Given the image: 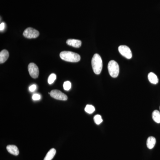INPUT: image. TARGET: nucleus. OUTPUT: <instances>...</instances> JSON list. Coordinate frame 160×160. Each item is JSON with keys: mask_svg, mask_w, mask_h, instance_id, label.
<instances>
[{"mask_svg": "<svg viewBox=\"0 0 160 160\" xmlns=\"http://www.w3.org/2000/svg\"><path fill=\"white\" fill-rule=\"evenodd\" d=\"M41 97L40 95L37 94V93H35L32 95V98L34 101H38L41 99Z\"/></svg>", "mask_w": 160, "mask_h": 160, "instance_id": "6ab92c4d", "label": "nucleus"}, {"mask_svg": "<svg viewBox=\"0 0 160 160\" xmlns=\"http://www.w3.org/2000/svg\"><path fill=\"white\" fill-rule=\"evenodd\" d=\"M56 75L54 73H52L49 75L48 79V83L49 85H51L54 82V81L56 79Z\"/></svg>", "mask_w": 160, "mask_h": 160, "instance_id": "f3484780", "label": "nucleus"}, {"mask_svg": "<svg viewBox=\"0 0 160 160\" xmlns=\"http://www.w3.org/2000/svg\"></svg>", "mask_w": 160, "mask_h": 160, "instance_id": "4be33fe9", "label": "nucleus"}, {"mask_svg": "<svg viewBox=\"0 0 160 160\" xmlns=\"http://www.w3.org/2000/svg\"><path fill=\"white\" fill-rule=\"evenodd\" d=\"M9 57V52L6 49L2 50L0 52V63L1 64L5 62Z\"/></svg>", "mask_w": 160, "mask_h": 160, "instance_id": "9d476101", "label": "nucleus"}, {"mask_svg": "<svg viewBox=\"0 0 160 160\" xmlns=\"http://www.w3.org/2000/svg\"><path fill=\"white\" fill-rule=\"evenodd\" d=\"M60 57L62 60L71 62H77L81 60L79 55L71 51L62 52L60 53Z\"/></svg>", "mask_w": 160, "mask_h": 160, "instance_id": "f257e3e1", "label": "nucleus"}, {"mask_svg": "<svg viewBox=\"0 0 160 160\" xmlns=\"http://www.w3.org/2000/svg\"><path fill=\"white\" fill-rule=\"evenodd\" d=\"M85 111L89 114H92L95 110L94 106L92 105H86L85 109Z\"/></svg>", "mask_w": 160, "mask_h": 160, "instance_id": "2eb2a0df", "label": "nucleus"}, {"mask_svg": "<svg viewBox=\"0 0 160 160\" xmlns=\"http://www.w3.org/2000/svg\"><path fill=\"white\" fill-rule=\"evenodd\" d=\"M63 88L65 90L69 91L71 88V83L69 81H66L63 84Z\"/></svg>", "mask_w": 160, "mask_h": 160, "instance_id": "a211bd4d", "label": "nucleus"}, {"mask_svg": "<svg viewBox=\"0 0 160 160\" xmlns=\"http://www.w3.org/2000/svg\"><path fill=\"white\" fill-rule=\"evenodd\" d=\"M50 96L55 99L61 101H66L68 99L67 95L58 90H52L50 92Z\"/></svg>", "mask_w": 160, "mask_h": 160, "instance_id": "39448f33", "label": "nucleus"}, {"mask_svg": "<svg viewBox=\"0 0 160 160\" xmlns=\"http://www.w3.org/2000/svg\"><path fill=\"white\" fill-rule=\"evenodd\" d=\"M23 35L27 38H36L39 35V32L36 29L29 27L24 31Z\"/></svg>", "mask_w": 160, "mask_h": 160, "instance_id": "20e7f679", "label": "nucleus"}, {"mask_svg": "<svg viewBox=\"0 0 160 160\" xmlns=\"http://www.w3.org/2000/svg\"><path fill=\"white\" fill-rule=\"evenodd\" d=\"M94 119L95 123L97 125H100L101 123L102 122L103 120L102 119V116L100 115H96L94 117Z\"/></svg>", "mask_w": 160, "mask_h": 160, "instance_id": "dca6fc26", "label": "nucleus"}, {"mask_svg": "<svg viewBox=\"0 0 160 160\" xmlns=\"http://www.w3.org/2000/svg\"><path fill=\"white\" fill-rule=\"evenodd\" d=\"M108 71L112 77L116 78L119 73V66L118 64L114 60H111L108 65Z\"/></svg>", "mask_w": 160, "mask_h": 160, "instance_id": "7ed1b4c3", "label": "nucleus"}, {"mask_svg": "<svg viewBox=\"0 0 160 160\" xmlns=\"http://www.w3.org/2000/svg\"><path fill=\"white\" fill-rule=\"evenodd\" d=\"M92 69L95 74H99L102 69V60L98 54L96 53L93 55L92 59Z\"/></svg>", "mask_w": 160, "mask_h": 160, "instance_id": "f03ea898", "label": "nucleus"}, {"mask_svg": "<svg viewBox=\"0 0 160 160\" xmlns=\"http://www.w3.org/2000/svg\"><path fill=\"white\" fill-rule=\"evenodd\" d=\"M148 78L150 82L152 84L156 85L158 82V77L153 72H150L148 74Z\"/></svg>", "mask_w": 160, "mask_h": 160, "instance_id": "f8f14e48", "label": "nucleus"}, {"mask_svg": "<svg viewBox=\"0 0 160 160\" xmlns=\"http://www.w3.org/2000/svg\"><path fill=\"white\" fill-rule=\"evenodd\" d=\"M5 23L2 22L1 23V25H0V30H1V31H3L4 29H5Z\"/></svg>", "mask_w": 160, "mask_h": 160, "instance_id": "412c9836", "label": "nucleus"}, {"mask_svg": "<svg viewBox=\"0 0 160 160\" xmlns=\"http://www.w3.org/2000/svg\"><path fill=\"white\" fill-rule=\"evenodd\" d=\"M118 51L121 55L128 59L132 57V53L129 47L126 46H120L118 47Z\"/></svg>", "mask_w": 160, "mask_h": 160, "instance_id": "0eeeda50", "label": "nucleus"}, {"mask_svg": "<svg viewBox=\"0 0 160 160\" xmlns=\"http://www.w3.org/2000/svg\"><path fill=\"white\" fill-rule=\"evenodd\" d=\"M28 71L29 75L32 78L36 79L38 78L39 75L38 67L34 63H31L28 66Z\"/></svg>", "mask_w": 160, "mask_h": 160, "instance_id": "423d86ee", "label": "nucleus"}, {"mask_svg": "<svg viewBox=\"0 0 160 160\" xmlns=\"http://www.w3.org/2000/svg\"><path fill=\"white\" fill-rule=\"evenodd\" d=\"M37 89V86L35 85H32L31 86H30L29 88V91L32 92L35 91L36 89Z\"/></svg>", "mask_w": 160, "mask_h": 160, "instance_id": "aec40b11", "label": "nucleus"}, {"mask_svg": "<svg viewBox=\"0 0 160 160\" xmlns=\"http://www.w3.org/2000/svg\"><path fill=\"white\" fill-rule=\"evenodd\" d=\"M56 153V150L54 148L50 149V150L48 152L45 157L44 160H52L54 157Z\"/></svg>", "mask_w": 160, "mask_h": 160, "instance_id": "ddd939ff", "label": "nucleus"}, {"mask_svg": "<svg viewBox=\"0 0 160 160\" xmlns=\"http://www.w3.org/2000/svg\"><path fill=\"white\" fill-rule=\"evenodd\" d=\"M152 118L155 122L157 123H160V112L157 110H154L152 112Z\"/></svg>", "mask_w": 160, "mask_h": 160, "instance_id": "4468645a", "label": "nucleus"}, {"mask_svg": "<svg viewBox=\"0 0 160 160\" xmlns=\"http://www.w3.org/2000/svg\"><path fill=\"white\" fill-rule=\"evenodd\" d=\"M156 143V140L155 138L153 137H150L147 139L146 145L149 149H152L154 147Z\"/></svg>", "mask_w": 160, "mask_h": 160, "instance_id": "9b49d317", "label": "nucleus"}, {"mask_svg": "<svg viewBox=\"0 0 160 160\" xmlns=\"http://www.w3.org/2000/svg\"><path fill=\"white\" fill-rule=\"evenodd\" d=\"M66 43L69 46H72L75 48H80L82 46V42L80 40L74 39H69L67 40Z\"/></svg>", "mask_w": 160, "mask_h": 160, "instance_id": "6e6552de", "label": "nucleus"}, {"mask_svg": "<svg viewBox=\"0 0 160 160\" xmlns=\"http://www.w3.org/2000/svg\"><path fill=\"white\" fill-rule=\"evenodd\" d=\"M7 151L10 154L15 156H17L19 153V151L16 146L14 145H8L6 147Z\"/></svg>", "mask_w": 160, "mask_h": 160, "instance_id": "1a4fd4ad", "label": "nucleus"}]
</instances>
